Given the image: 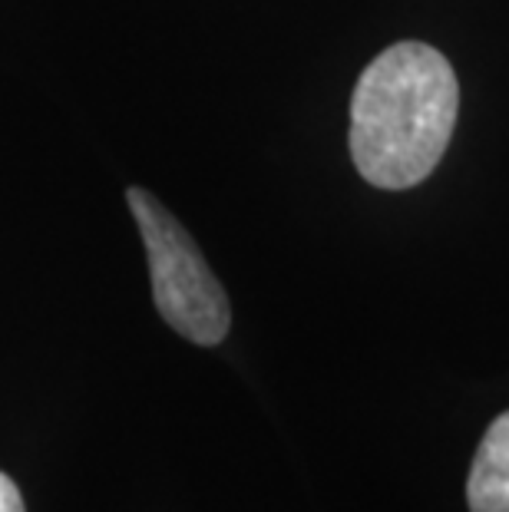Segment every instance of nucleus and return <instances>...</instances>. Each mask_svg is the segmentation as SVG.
I'll list each match as a JSON object with an SVG mask.
<instances>
[{"mask_svg": "<svg viewBox=\"0 0 509 512\" xmlns=\"http://www.w3.org/2000/svg\"><path fill=\"white\" fill-rule=\"evenodd\" d=\"M460 113L450 60L427 43L387 47L361 73L351 96V156L374 189L424 182L447 152Z\"/></svg>", "mask_w": 509, "mask_h": 512, "instance_id": "obj_1", "label": "nucleus"}, {"mask_svg": "<svg viewBox=\"0 0 509 512\" xmlns=\"http://www.w3.org/2000/svg\"><path fill=\"white\" fill-rule=\"evenodd\" d=\"M126 202L143 235L149 275H153V301L162 321L192 344L212 347L225 341L232 328L229 294L192 235L172 219V212L153 192L133 185L126 189Z\"/></svg>", "mask_w": 509, "mask_h": 512, "instance_id": "obj_2", "label": "nucleus"}, {"mask_svg": "<svg viewBox=\"0 0 509 512\" xmlns=\"http://www.w3.org/2000/svg\"><path fill=\"white\" fill-rule=\"evenodd\" d=\"M470 512H509V410L496 417L476 446L467 479Z\"/></svg>", "mask_w": 509, "mask_h": 512, "instance_id": "obj_3", "label": "nucleus"}, {"mask_svg": "<svg viewBox=\"0 0 509 512\" xmlns=\"http://www.w3.org/2000/svg\"><path fill=\"white\" fill-rule=\"evenodd\" d=\"M0 512H27L24 499H20V489L14 486V479L0 473Z\"/></svg>", "mask_w": 509, "mask_h": 512, "instance_id": "obj_4", "label": "nucleus"}]
</instances>
